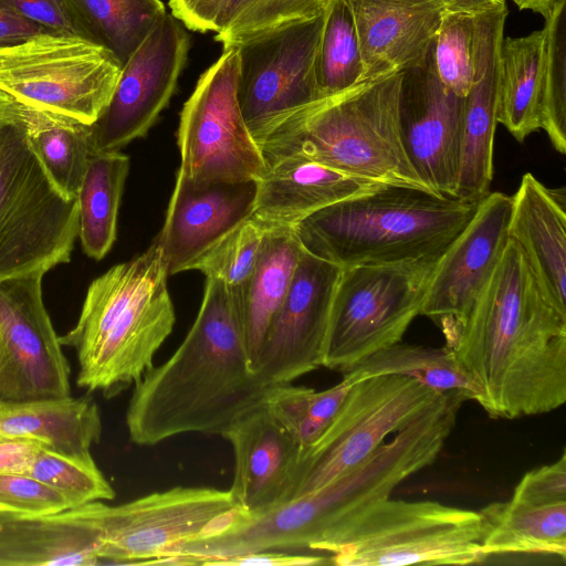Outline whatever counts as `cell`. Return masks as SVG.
<instances>
[{
	"mask_svg": "<svg viewBox=\"0 0 566 566\" xmlns=\"http://www.w3.org/2000/svg\"><path fill=\"white\" fill-rule=\"evenodd\" d=\"M447 11L465 12L475 14L486 9L496 7L504 0H442Z\"/></svg>",
	"mask_w": 566,
	"mask_h": 566,
	"instance_id": "48",
	"label": "cell"
},
{
	"mask_svg": "<svg viewBox=\"0 0 566 566\" xmlns=\"http://www.w3.org/2000/svg\"><path fill=\"white\" fill-rule=\"evenodd\" d=\"M400 81V70L365 77L295 113L259 144L265 164L306 158L385 184L431 192L413 170L402 143Z\"/></svg>",
	"mask_w": 566,
	"mask_h": 566,
	"instance_id": "5",
	"label": "cell"
},
{
	"mask_svg": "<svg viewBox=\"0 0 566 566\" xmlns=\"http://www.w3.org/2000/svg\"><path fill=\"white\" fill-rule=\"evenodd\" d=\"M370 77L410 67L427 55L447 12L442 0H348Z\"/></svg>",
	"mask_w": 566,
	"mask_h": 566,
	"instance_id": "23",
	"label": "cell"
},
{
	"mask_svg": "<svg viewBox=\"0 0 566 566\" xmlns=\"http://www.w3.org/2000/svg\"><path fill=\"white\" fill-rule=\"evenodd\" d=\"M221 436L233 450L229 491L238 505L260 513L289 501L302 447L265 401L240 416Z\"/></svg>",
	"mask_w": 566,
	"mask_h": 566,
	"instance_id": "20",
	"label": "cell"
},
{
	"mask_svg": "<svg viewBox=\"0 0 566 566\" xmlns=\"http://www.w3.org/2000/svg\"><path fill=\"white\" fill-rule=\"evenodd\" d=\"M433 42L419 63L401 71L399 125L408 159L433 193L455 198L464 97L439 78Z\"/></svg>",
	"mask_w": 566,
	"mask_h": 566,
	"instance_id": "17",
	"label": "cell"
},
{
	"mask_svg": "<svg viewBox=\"0 0 566 566\" xmlns=\"http://www.w3.org/2000/svg\"><path fill=\"white\" fill-rule=\"evenodd\" d=\"M506 3L474 14L473 77L464 96L462 143L455 198L480 202L490 193L496 129L500 53Z\"/></svg>",
	"mask_w": 566,
	"mask_h": 566,
	"instance_id": "19",
	"label": "cell"
},
{
	"mask_svg": "<svg viewBox=\"0 0 566 566\" xmlns=\"http://www.w3.org/2000/svg\"><path fill=\"white\" fill-rule=\"evenodd\" d=\"M168 276L157 237L139 256L90 284L76 324L59 337L76 353L78 387L112 398L154 366L176 319Z\"/></svg>",
	"mask_w": 566,
	"mask_h": 566,
	"instance_id": "3",
	"label": "cell"
},
{
	"mask_svg": "<svg viewBox=\"0 0 566 566\" xmlns=\"http://www.w3.org/2000/svg\"><path fill=\"white\" fill-rule=\"evenodd\" d=\"M25 475L59 492L71 509L112 501L116 495L93 457H73L41 447Z\"/></svg>",
	"mask_w": 566,
	"mask_h": 566,
	"instance_id": "37",
	"label": "cell"
},
{
	"mask_svg": "<svg viewBox=\"0 0 566 566\" xmlns=\"http://www.w3.org/2000/svg\"><path fill=\"white\" fill-rule=\"evenodd\" d=\"M544 19L539 123L553 147L564 155L566 153V0H559Z\"/></svg>",
	"mask_w": 566,
	"mask_h": 566,
	"instance_id": "36",
	"label": "cell"
},
{
	"mask_svg": "<svg viewBox=\"0 0 566 566\" xmlns=\"http://www.w3.org/2000/svg\"><path fill=\"white\" fill-rule=\"evenodd\" d=\"M41 447L31 440L0 438V473L25 474Z\"/></svg>",
	"mask_w": 566,
	"mask_h": 566,
	"instance_id": "47",
	"label": "cell"
},
{
	"mask_svg": "<svg viewBox=\"0 0 566 566\" xmlns=\"http://www.w3.org/2000/svg\"><path fill=\"white\" fill-rule=\"evenodd\" d=\"M129 170L119 151L93 154L77 193L78 238L84 253L102 260L116 239L120 198Z\"/></svg>",
	"mask_w": 566,
	"mask_h": 566,
	"instance_id": "30",
	"label": "cell"
},
{
	"mask_svg": "<svg viewBox=\"0 0 566 566\" xmlns=\"http://www.w3.org/2000/svg\"><path fill=\"white\" fill-rule=\"evenodd\" d=\"M268 229L252 216L240 222L191 265L207 279L221 280L230 286L243 283L253 270Z\"/></svg>",
	"mask_w": 566,
	"mask_h": 566,
	"instance_id": "39",
	"label": "cell"
},
{
	"mask_svg": "<svg viewBox=\"0 0 566 566\" xmlns=\"http://www.w3.org/2000/svg\"><path fill=\"white\" fill-rule=\"evenodd\" d=\"M321 97L340 93L363 80L364 64L348 0H329L315 59Z\"/></svg>",
	"mask_w": 566,
	"mask_h": 566,
	"instance_id": "34",
	"label": "cell"
},
{
	"mask_svg": "<svg viewBox=\"0 0 566 566\" xmlns=\"http://www.w3.org/2000/svg\"><path fill=\"white\" fill-rule=\"evenodd\" d=\"M329 563L328 558L316 554H293L285 552H256L237 555L216 565L222 566H307Z\"/></svg>",
	"mask_w": 566,
	"mask_h": 566,
	"instance_id": "45",
	"label": "cell"
},
{
	"mask_svg": "<svg viewBox=\"0 0 566 566\" xmlns=\"http://www.w3.org/2000/svg\"><path fill=\"white\" fill-rule=\"evenodd\" d=\"M3 1L20 15L49 32L86 39L66 0Z\"/></svg>",
	"mask_w": 566,
	"mask_h": 566,
	"instance_id": "44",
	"label": "cell"
},
{
	"mask_svg": "<svg viewBox=\"0 0 566 566\" xmlns=\"http://www.w3.org/2000/svg\"><path fill=\"white\" fill-rule=\"evenodd\" d=\"M99 549L98 532L81 520L0 512V566H91Z\"/></svg>",
	"mask_w": 566,
	"mask_h": 566,
	"instance_id": "26",
	"label": "cell"
},
{
	"mask_svg": "<svg viewBox=\"0 0 566 566\" xmlns=\"http://www.w3.org/2000/svg\"><path fill=\"white\" fill-rule=\"evenodd\" d=\"M238 0H169L171 14L197 32L222 31L231 21Z\"/></svg>",
	"mask_w": 566,
	"mask_h": 566,
	"instance_id": "43",
	"label": "cell"
},
{
	"mask_svg": "<svg viewBox=\"0 0 566 566\" xmlns=\"http://www.w3.org/2000/svg\"><path fill=\"white\" fill-rule=\"evenodd\" d=\"M23 106L28 114L29 140L33 151L60 192L76 199L93 155L90 125Z\"/></svg>",
	"mask_w": 566,
	"mask_h": 566,
	"instance_id": "31",
	"label": "cell"
},
{
	"mask_svg": "<svg viewBox=\"0 0 566 566\" xmlns=\"http://www.w3.org/2000/svg\"><path fill=\"white\" fill-rule=\"evenodd\" d=\"M480 512L387 497L352 521L329 547L339 566L469 565L481 549Z\"/></svg>",
	"mask_w": 566,
	"mask_h": 566,
	"instance_id": "7",
	"label": "cell"
},
{
	"mask_svg": "<svg viewBox=\"0 0 566 566\" xmlns=\"http://www.w3.org/2000/svg\"><path fill=\"white\" fill-rule=\"evenodd\" d=\"M120 71L109 51L80 36L41 33L0 48V91L86 125L108 104Z\"/></svg>",
	"mask_w": 566,
	"mask_h": 566,
	"instance_id": "9",
	"label": "cell"
},
{
	"mask_svg": "<svg viewBox=\"0 0 566 566\" xmlns=\"http://www.w3.org/2000/svg\"><path fill=\"white\" fill-rule=\"evenodd\" d=\"M41 33H52L15 12L0 0V48L9 46Z\"/></svg>",
	"mask_w": 566,
	"mask_h": 566,
	"instance_id": "46",
	"label": "cell"
},
{
	"mask_svg": "<svg viewBox=\"0 0 566 566\" xmlns=\"http://www.w3.org/2000/svg\"><path fill=\"white\" fill-rule=\"evenodd\" d=\"M443 394L401 375L355 381L322 436L301 449L289 501L359 465Z\"/></svg>",
	"mask_w": 566,
	"mask_h": 566,
	"instance_id": "10",
	"label": "cell"
},
{
	"mask_svg": "<svg viewBox=\"0 0 566 566\" xmlns=\"http://www.w3.org/2000/svg\"><path fill=\"white\" fill-rule=\"evenodd\" d=\"M324 15L325 11L237 46L238 102L258 145L273 127L322 98L315 59Z\"/></svg>",
	"mask_w": 566,
	"mask_h": 566,
	"instance_id": "13",
	"label": "cell"
},
{
	"mask_svg": "<svg viewBox=\"0 0 566 566\" xmlns=\"http://www.w3.org/2000/svg\"><path fill=\"white\" fill-rule=\"evenodd\" d=\"M543 60V29L502 41L496 118L520 143L541 128Z\"/></svg>",
	"mask_w": 566,
	"mask_h": 566,
	"instance_id": "29",
	"label": "cell"
},
{
	"mask_svg": "<svg viewBox=\"0 0 566 566\" xmlns=\"http://www.w3.org/2000/svg\"><path fill=\"white\" fill-rule=\"evenodd\" d=\"M511 197L509 239L521 249L548 298L566 313L565 188H548L527 172Z\"/></svg>",
	"mask_w": 566,
	"mask_h": 566,
	"instance_id": "24",
	"label": "cell"
},
{
	"mask_svg": "<svg viewBox=\"0 0 566 566\" xmlns=\"http://www.w3.org/2000/svg\"><path fill=\"white\" fill-rule=\"evenodd\" d=\"M329 0H238L229 24L219 33L216 41L223 50L323 13Z\"/></svg>",
	"mask_w": 566,
	"mask_h": 566,
	"instance_id": "38",
	"label": "cell"
},
{
	"mask_svg": "<svg viewBox=\"0 0 566 566\" xmlns=\"http://www.w3.org/2000/svg\"><path fill=\"white\" fill-rule=\"evenodd\" d=\"M344 375L353 381L380 375L412 378L439 392L457 391L478 400L479 390L447 346L432 348L396 343L368 356Z\"/></svg>",
	"mask_w": 566,
	"mask_h": 566,
	"instance_id": "33",
	"label": "cell"
},
{
	"mask_svg": "<svg viewBox=\"0 0 566 566\" xmlns=\"http://www.w3.org/2000/svg\"><path fill=\"white\" fill-rule=\"evenodd\" d=\"M189 48L184 24L167 12L122 66L108 104L90 125L93 154L119 151L147 134L176 90Z\"/></svg>",
	"mask_w": 566,
	"mask_h": 566,
	"instance_id": "15",
	"label": "cell"
},
{
	"mask_svg": "<svg viewBox=\"0 0 566 566\" xmlns=\"http://www.w3.org/2000/svg\"><path fill=\"white\" fill-rule=\"evenodd\" d=\"M448 348L476 386V402L493 418L547 413L566 401V313L510 239Z\"/></svg>",
	"mask_w": 566,
	"mask_h": 566,
	"instance_id": "1",
	"label": "cell"
},
{
	"mask_svg": "<svg viewBox=\"0 0 566 566\" xmlns=\"http://www.w3.org/2000/svg\"><path fill=\"white\" fill-rule=\"evenodd\" d=\"M342 268L302 249L290 289L263 337L254 373L270 386L290 384L321 367Z\"/></svg>",
	"mask_w": 566,
	"mask_h": 566,
	"instance_id": "18",
	"label": "cell"
},
{
	"mask_svg": "<svg viewBox=\"0 0 566 566\" xmlns=\"http://www.w3.org/2000/svg\"><path fill=\"white\" fill-rule=\"evenodd\" d=\"M43 276L0 283V399L71 395L69 363L43 302Z\"/></svg>",
	"mask_w": 566,
	"mask_h": 566,
	"instance_id": "14",
	"label": "cell"
},
{
	"mask_svg": "<svg viewBox=\"0 0 566 566\" xmlns=\"http://www.w3.org/2000/svg\"><path fill=\"white\" fill-rule=\"evenodd\" d=\"M255 180L192 185L177 175L158 239L167 273L191 269L217 240L251 217Z\"/></svg>",
	"mask_w": 566,
	"mask_h": 566,
	"instance_id": "21",
	"label": "cell"
},
{
	"mask_svg": "<svg viewBox=\"0 0 566 566\" xmlns=\"http://www.w3.org/2000/svg\"><path fill=\"white\" fill-rule=\"evenodd\" d=\"M271 387L251 369L235 289L209 277L182 343L134 386L129 438L150 447L185 433L221 436Z\"/></svg>",
	"mask_w": 566,
	"mask_h": 566,
	"instance_id": "2",
	"label": "cell"
},
{
	"mask_svg": "<svg viewBox=\"0 0 566 566\" xmlns=\"http://www.w3.org/2000/svg\"><path fill=\"white\" fill-rule=\"evenodd\" d=\"M85 38L123 66L167 14L160 0H66Z\"/></svg>",
	"mask_w": 566,
	"mask_h": 566,
	"instance_id": "32",
	"label": "cell"
},
{
	"mask_svg": "<svg viewBox=\"0 0 566 566\" xmlns=\"http://www.w3.org/2000/svg\"><path fill=\"white\" fill-rule=\"evenodd\" d=\"M77 199L53 185L29 140L25 107L0 91V283L69 263Z\"/></svg>",
	"mask_w": 566,
	"mask_h": 566,
	"instance_id": "6",
	"label": "cell"
},
{
	"mask_svg": "<svg viewBox=\"0 0 566 566\" xmlns=\"http://www.w3.org/2000/svg\"><path fill=\"white\" fill-rule=\"evenodd\" d=\"M301 252L292 228L269 229L250 275L233 286L253 373L266 328L290 289Z\"/></svg>",
	"mask_w": 566,
	"mask_h": 566,
	"instance_id": "27",
	"label": "cell"
},
{
	"mask_svg": "<svg viewBox=\"0 0 566 566\" xmlns=\"http://www.w3.org/2000/svg\"><path fill=\"white\" fill-rule=\"evenodd\" d=\"M102 436L97 403L90 397L0 399V438L31 440L67 455L92 457Z\"/></svg>",
	"mask_w": 566,
	"mask_h": 566,
	"instance_id": "25",
	"label": "cell"
},
{
	"mask_svg": "<svg viewBox=\"0 0 566 566\" xmlns=\"http://www.w3.org/2000/svg\"><path fill=\"white\" fill-rule=\"evenodd\" d=\"M478 206L386 185L323 208L292 229L304 251L342 269L438 259Z\"/></svg>",
	"mask_w": 566,
	"mask_h": 566,
	"instance_id": "4",
	"label": "cell"
},
{
	"mask_svg": "<svg viewBox=\"0 0 566 566\" xmlns=\"http://www.w3.org/2000/svg\"><path fill=\"white\" fill-rule=\"evenodd\" d=\"M71 509L67 500L38 480L18 473H0V512L43 516Z\"/></svg>",
	"mask_w": 566,
	"mask_h": 566,
	"instance_id": "41",
	"label": "cell"
},
{
	"mask_svg": "<svg viewBox=\"0 0 566 566\" xmlns=\"http://www.w3.org/2000/svg\"><path fill=\"white\" fill-rule=\"evenodd\" d=\"M512 197L490 192L438 259L421 315L441 329L446 346L454 342L509 242Z\"/></svg>",
	"mask_w": 566,
	"mask_h": 566,
	"instance_id": "16",
	"label": "cell"
},
{
	"mask_svg": "<svg viewBox=\"0 0 566 566\" xmlns=\"http://www.w3.org/2000/svg\"><path fill=\"white\" fill-rule=\"evenodd\" d=\"M239 507L229 490L177 486L119 505L96 501L61 514L98 532L101 563L151 564L174 545L210 533Z\"/></svg>",
	"mask_w": 566,
	"mask_h": 566,
	"instance_id": "11",
	"label": "cell"
},
{
	"mask_svg": "<svg viewBox=\"0 0 566 566\" xmlns=\"http://www.w3.org/2000/svg\"><path fill=\"white\" fill-rule=\"evenodd\" d=\"M354 382L344 375L337 385L322 391L292 382L274 385L265 403L274 418L305 448L326 430Z\"/></svg>",
	"mask_w": 566,
	"mask_h": 566,
	"instance_id": "35",
	"label": "cell"
},
{
	"mask_svg": "<svg viewBox=\"0 0 566 566\" xmlns=\"http://www.w3.org/2000/svg\"><path fill=\"white\" fill-rule=\"evenodd\" d=\"M238 75V49L223 50L182 107L177 175L192 185L256 180L266 170L239 106Z\"/></svg>",
	"mask_w": 566,
	"mask_h": 566,
	"instance_id": "12",
	"label": "cell"
},
{
	"mask_svg": "<svg viewBox=\"0 0 566 566\" xmlns=\"http://www.w3.org/2000/svg\"><path fill=\"white\" fill-rule=\"evenodd\" d=\"M559 0H513L521 10H531L546 18Z\"/></svg>",
	"mask_w": 566,
	"mask_h": 566,
	"instance_id": "49",
	"label": "cell"
},
{
	"mask_svg": "<svg viewBox=\"0 0 566 566\" xmlns=\"http://www.w3.org/2000/svg\"><path fill=\"white\" fill-rule=\"evenodd\" d=\"M511 500L531 505L566 502V452L558 460L535 468L523 475Z\"/></svg>",
	"mask_w": 566,
	"mask_h": 566,
	"instance_id": "42",
	"label": "cell"
},
{
	"mask_svg": "<svg viewBox=\"0 0 566 566\" xmlns=\"http://www.w3.org/2000/svg\"><path fill=\"white\" fill-rule=\"evenodd\" d=\"M438 259L342 269L321 366L345 374L374 353L401 342L421 314Z\"/></svg>",
	"mask_w": 566,
	"mask_h": 566,
	"instance_id": "8",
	"label": "cell"
},
{
	"mask_svg": "<svg viewBox=\"0 0 566 566\" xmlns=\"http://www.w3.org/2000/svg\"><path fill=\"white\" fill-rule=\"evenodd\" d=\"M255 182L252 217L268 230L293 228L323 208L389 185L300 157L268 164Z\"/></svg>",
	"mask_w": 566,
	"mask_h": 566,
	"instance_id": "22",
	"label": "cell"
},
{
	"mask_svg": "<svg viewBox=\"0 0 566 566\" xmlns=\"http://www.w3.org/2000/svg\"><path fill=\"white\" fill-rule=\"evenodd\" d=\"M474 14L447 11L433 40V61L440 81L464 97L473 77Z\"/></svg>",
	"mask_w": 566,
	"mask_h": 566,
	"instance_id": "40",
	"label": "cell"
},
{
	"mask_svg": "<svg viewBox=\"0 0 566 566\" xmlns=\"http://www.w3.org/2000/svg\"><path fill=\"white\" fill-rule=\"evenodd\" d=\"M483 555L546 554L566 557V502L531 505L509 500L479 511Z\"/></svg>",
	"mask_w": 566,
	"mask_h": 566,
	"instance_id": "28",
	"label": "cell"
}]
</instances>
